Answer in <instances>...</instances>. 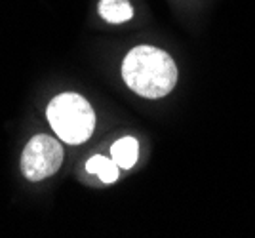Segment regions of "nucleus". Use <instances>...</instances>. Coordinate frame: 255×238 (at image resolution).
I'll list each match as a JSON object with an SVG mask.
<instances>
[{"mask_svg": "<svg viewBox=\"0 0 255 238\" xmlns=\"http://www.w3.org/2000/svg\"><path fill=\"white\" fill-rule=\"evenodd\" d=\"M122 78L137 96L158 99L175 88L177 67L168 52L154 46H135L124 57Z\"/></svg>", "mask_w": 255, "mask_h": 238, "instance_id": "nucleus-1", "label": "nucleus"}, {"mask_svg": "<svg viewBox=\"0 0 255 238\" xmlns=\"http://www.w3.org/2000/svg\"><path fill=\"white\" fill-rule=\"evenodd\" d=\"M46 115L57 137L69 145L88 141L96 128V113L80 94H61L53 98Z\"/></svg>", "mask_w": 255, "mask_h": 238, "instance_id": "nucleus-2", "label": "nucleus"}, {"mask_svg": "<svg viewBox=\"0 0 255 238\" xmlns=\"http://www.w3.org/2000/svg\"><path fill=\"white\" fill-rule=\"evenodd\" d=\"M63 164V147L46 133L34 135L21 154V170L29 181L52 177Z\"/></svg>", "mask_w": 255, "mask_h": 238, "instance_id": "nucleus-3", "label": "nucleus"}, {"mask_svg": "<svg viewBox=\"0 0 255 238\" xmlns=\"http://www.w3.org/2000/svg\"><path fill=\"white\" fill-rule=\"evenodd\" d=\"M139 156V143L135 137H122L118 139L117 143H113L111 147V158L117 162L118 168H124V170H129L133 168L135 162H137Z\"/></svg>", "mask_w": 255, "mask_h": 238, "instance_id": "nucleus-4", "label": "nucleus"}, {"mask_svg": "<svg viewBox=\"0 0 255 238\" xmlns=\"http://www.w3.org/2000/svg\"><path fill=\"white\" fill-rule=\"evenodd\" d=\"M99 15L109 23H124L133 17V8L128 0H101Z\"/></svg>", "mask_w": 255, "mask_h": 238, "instance_id": "nucleus-5", "label": "nucleus"}, {"mask_svg": "<svg viewBox=\"0 0 255 238\" xmlns=\"http://www.w3.org/2000/svg\"><path fill=\"white\" fill-rule=\"evenodd\" d=\"M86 170L88 173H94L97 175L103 183H115L118 179V166L113 158H105L101 154L92 156L88 162H86Z\"/></svg>", "mask_w": 255, "mask_h": 238, "instance_id": "nucleus-6", "label": "nucleus"}]
</instances>
